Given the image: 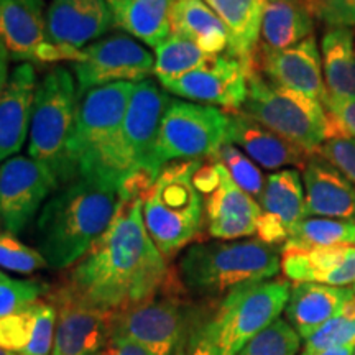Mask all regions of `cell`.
<instances>
[{
	"mask_svg": "<svg viewBox=\"0 0 355 355\" xmlns=\"http://www.w3.org/2000/svg\"><path fill=\"white\" fill-rule=\"evenodd\" d=\"M227 144L239 146L265 170H283L285 166L304 168L311 157L306 150L279 137L241 110L229 114Z\"/></svg>",
	"mask_w": 355,
	"mask_h": 355,
	"instance_id": "obj_22",
	"label": "cell"
},
{
	"mask_svg": "<svg viewBox=\"0 0 355 355\" xmlns=\"http://www.w3.org/2000/svg\"><path fill=\"white\" fill-rule=\"evenodd\" d=\"M322 105L326 110V141L334 139L355 140V99L327 96Z\"/></svg>",
	"mask_w": 355,
	"mask_h": 355,
	"instance_id": "obj_40",
	"label": "cell"
},
{
	"mask_svg": "<svg viewBox=\"0 0 355 355\" xmlns=\"http://www.w3.org/2000/svg\"><path fill=\"white\" fill-rule=\"evenodd\" d=\"M60 188L55 175L30 157H12L0 166V224L20 234L44 201Z\"/></svg>",
	"mask_w": 355,
	"mask_h": 355,
	"instance_id": "obj_13",
	"label": "cell"
},
{
	"mask_svg": "<svg viewBox=\"0 0 355 355\" xmlns=\"http://www.w3.org/2000/svg\"><path fill=\"white\" fill-rule=\"evenodd\" d=\"M260 207L261 216L275 220L290 234L300 220L308 217L303 178L300 171L285 168L266 178L263 193L260 196Z\"/></svg>",
	"mask_w": 355,
	"mask_h": 355,
	"instance_id": "obj_30",
	"label": "cell"
},
{
	"mask_svg": "<svg viewBox=\"0 0 355 355\" xmlns=\"http://www.w3.org/2000/svg\"><path fill=\"white\" fill-rule=\"evenodd\" d=\"M282 270L295 283L331 286L355 285V245L282 250Z\"/></svg>",
	"mask_w": 355,
	"mask_h": 355,
	"instance_id": "obj_23",
	"label": "cell"
},
{
	"mask_svg": "<svg viewBox=\"0 0 355 355\" xmlns=\"http://www.w3.org/2000/svg\"><path fill=\"white\" fill-rule=\"evenodd\" d=\"M48 263L38 248L28 247L12 232H0V268L20 275H32Z\"/></svg>",
	"mask_w": 355,
	"mask_h": 355,
	"instance_id": "obj_36",
	"label": "cell"
},
{
	"mask_svg": "<svg viewBox=\"0 0 355 355\" xmlns=\"http://www.w3.org/2000/svg\"><path fill=\"white\" fill-rule=\"evenodd\" d=\"M78 84L66 68H55L40 81L28 133V157L46 166L60 186L73 180L68 145L78 114Z\"/></svg>",
	"mask_w": 355,
	"mask_h": 355,
	"instance_id": "obj_6",
	"label": "cell"
},
{
	"mask_svg": "<svg viewBox=\"0 0 355 355\" xmlns=\"http://www.w3.org/2000/svg\"><path fill=\"white\" fill-rule=\"evenodd\" d=\"M313 8L308 0H265L260 25V51H279L313 35Z\"/></svg>",
	"mask_w": 355,
	"mask_h": 355,
	"instance_id": "obj_26",
	"label": "cell"
},
{
	"mask_svg": "<svg viewBox=\"0 0 355 355\" xmlns=\"http://www.w3.org/2000/svg\"><path fill=\"white\" fill-rule=\"evenodd\" d=\"M8 60H10V56H8L3 44L0 43V91L6 86L8 76H10V74H8Z\"/></svg>",
	"mask_w": 355,
	"mask_h": 355,
	"instance_id": "obj_45",
	"label": "cell"
},
{
	"mask_svg": "<svg viewBox=\"0 0 355 355\" xmlns=\"http://www.w3.org/2000/svg\"><path fill=\"white\" fill-rule=\"evenodd\" d=\"M155 71V58L127 35H110L83 48V58L73 63L78 94L114 83H140Z\"/></svg>",
	"mask_w": 355,
	"mask_h": 355,
	"instance_id": "obj_11",
	"label": "cell"
},
{
	"mask_svg": "<svg viewBox=\"0 0 355 355\" xmlns=\"http://www.w3.org/2000/svg\"><path fill=\"white\" fill-rule=\"evenodd\" d=\"M159 84L170 94L196 104L220 107L227 114L242 110L248 92L245 69L241 61L227 53L212 56L184 76Z\"/></svg>",
	"mask_w": 355,
	"mask_h": 355,
	"instance_id": "obj_14",
	"label": "cell"
},
{
	"mask_svg": "<svg viewBox=\"0 0 355 355\" xmlns=\"http://www.w3.org/2000/svg\"><path fill=\"white\" fill-rule=\"evenodd\" d=\"M2 275H3V273H2V272H0V277H2Z\"/></svg>",
	"mask_w": 355,
	"mask_h": 355,
	"instance_id": "obj_49",
	"label": "cell"
},
{
	"mask_svg": "<svg viewBox=\"0 0 355 355\" xmlns=\"http://www.w3.org/2000/svg\"><path fill=\"white\" fill-rule=\"evenodd\" d=\"M125 201L122 183L105 176H76L60 186L40 211L38 250L50 268L76 265L107 232Z\"/></svg>",
	"mask_w": 355,
	"mask_h": 355,
	"instance_id": "obj_2",
	"label": "cell"
},
{
	"mask_svg": "<svg viewBox=\"0 0 355 355\" xmlns=\"http://www.w3.org/2000/svg\"><path fill=\"white\" fill-rule=\"evenodd\" d=\"M110 347L114 350V355H155L150 350L141 347V345L132 343L128 339H121V337L112 339Z\"/></svg>",
	"mask_w": 355,
	"mask_h": 355,
	"instance_id": "obj_44",
	"label": "cell"
},
{
	"mask_svg": "<svg viewBox=\"0 0 355 355\" xmlns=\"http://www.w3.org/2000/svg\"><path fill=\"white\" fill-rule=\"evenodd\" d=\"M319 157L334 165L355 186V140L334 139L327 140L316 152Z\"/></svg>",
	"mask_w": 355,
	"mask_h": 355,
	"instance_id": "obj_41",
	"label": "cell"
},
{
	"mask_svg": "<svg viewBox=\"0 0 355 355\" xmlns=\"http://www.w3.org/2000/svg\"><path fill=\"white\" fill-rule=\"evenodd\" d=\"M122 188L125 201L117 217L61 285L79 303L110 313L144 303L178 279L145 229V188L135 180Z\"/></svg>",
	"mask_w": 355,
	"mask_h": 355,
	"instance_id": "obj_1",
	"label": "cell"
},
{
	"mask_svg": "<svg viewBox=\"0 0 355 355\" xmlns=\"http://www.w3.org/2000/svg\"><path fill=\"white\" fill-rule=\"evenodd\" d=\"M345 345H355V300L304 340L303 352L316 354Z\"/></svg>",
	"mask_w": 355,
	"mask_h": 355,
	"instance_id": "obj_33",
	"label": "cell"
},
{
	"mask_svg": "<svg viewBox=\"0 0 355 355\" xmlns=\"http://www.w3.org/2000/svg\"><path fill=\"white\" fill-rule=\"evenodd\" d=\"M0 43L17 61L78 63L83 58V50H69L48 40L43 0H0Z\"/></svg>",
	"mask_w": 355,
	"mask_h": 355,
	"instance_id": "obj_12",
	"label": "cell"
},
{
	"mask_svg": "<svg viewBox=\"0 0 355 355\" xmlns=\"http://www.w3.org/2000/svg\"><path fill=\"white\" fill-rule=\"evenodd\" d=\"M354 293H355V285H354Z\"/></svg>",
	"mask_w": 355,
	"mask_h": 355,
	"instance_id": "obj_50",
	"label": "cell"
},
{
	"mask_svg": "<svg viewBox=\"0 0 355 355\" xmlns=\"http://www.w3.org/2000/svg\"><path fill=\"white\" fill-rule=\"evenodd\" d=\"M180 355H217L211 318H199L191 324L189 334Z\"/></svg>",
	"mask_w": 355,
	"mask_h": 355,
	"instance_id": "obj_43",
	"label": "cell"
},
{
	"mask_svg": "<svg viewBox=\"0 0 355 355\" xmlns=\"http://www.w3.org/2000/svg\"><path fill=\"white\" fill-rule=\"evenodd\" d=\"M180 277L166 290L114 318L112 339H128L155 355H178L186 343L194 311L181 296Z\"/></svg>",
	"mask_w": 355,
	"mask_h": 355,
	"instance_id": "obj_10",
	"label": "cell"
},
{
	"mask_svg": "<svg viewBox=\"0 0 355 355\" xmlns=\"http://www.w3.org/2000/svg\"><path fill=\"white\" fill-rule=\"evenodd\" d=\"M219 183L204 199V217L207 232L217 241H235L257 234V222L261 214L260 204L248 196L230 178L229 171L216 159Z\"/></svg>",
	"mask_w": 355,
	"mask_h": 355,
	"instance_id": "obj_18",
	"label": "cell"
},
{
	"mask_svg": "<svg viewBox=\"0 0 355 355\" xmlns=\"http://www.w3.org/2000/svg\"><path fill=\"white\" fill-rule=\"evenodd\" d=\"M229 32L227 55L241 61L247 78L255 73V55L260 40L265 0H204Z\"/></svg>",
	"mask_w": 355,
	"mask_h": 355,
	"instance_id": "obj_25",
	"label": "cell"
},
{
	"mask_svg": "<svg viewBox=\"0 0 355 355\" xmlns=\"http://www.w3.org/2000/svg\"><path fill=\"white\" fill-rule=\"evenodd\" d=\"M321 60L327 96L355 99V30L329 26L321 40Z\"/></svg>",
	"mask_w": 355,
	"mask_h": 355,
	"instance_id": "obj_29",
	"label": "cell"
},
{
	"mask_svg": "<svg viewBox=\"0 0 355 355\" xmlns=\"http://www.w3.org/2000/svg\"><path fill=\"white\" fill-rule=\"evenodd\" d=\"M354 355H355V354H354Z\"/></svg>",
	"mask_w": 355,
	"mask_h": 355,
	"instance_id": "obj_51",
	"label": "cell"
},
{
	"mask_svg": "<svg viewBox=\"0 0 355 355\" xmlns=\"http://www.w3.org/2000/svg\"><path fill=\"white\" fill-rule=\"evenodd\" d=\"M50 291V286L38 279H13L0 277V318L19 313L37 303Z\"/></svg>",
	"mask_w": 355,
	"mask_h": 355,
	"instance_id": "obj_37",
	"label": "cell"
},
{
	"mask_svg": "<svg viewBox=\"0 0 355 355\" xmlns=\"http://www.w3.org/2000/svg\"><path fill=\"white\" fill-rule=\"evenodd\" d=\"M135 83H114L86 92L78 104L68 145L73 180L105 176L123 183L128 178L122 148V125Z\"/></svg>",
	"mask_w": 355,
	"mask_h": 355,
	"instance_id": "obj_3",
	"label": "cell"
},
{
	"mask_svg": "<svg viewBox=\"0 0 355 355\" xmlns=\"http://www.w3.org/2000/svg\"><path fill=\"white\" fill-rule=\"evenodd\" d=\"M282 270V252L260 239L194 243L178 263L184 290L217 298L235 288L272 279Z\"/></svg>",
	"mask_w": 355,
	"mask_h": 355,
	"instance_id": "obj_4",
	"label": "cell"
},
{
	"mask_svg": "<svg viewBox=\"0 0 355 355\" xmlns=\"http://www.w3.org/2000/svg\"><path fill=\"white\" fill-rule=\"evenodd\" d=\"M247 99L241 112L283 139L314 155L326 141V110L322 102L279 87L259 71L247 78Z\"/></svg>",
	"mask_w": 355,
	"mask_h": 355,
	"instance_id": "obj_7",
	"label": "cell"
},
{
	"mask_svg": "<svg viewBox=\"0 0 355 355\" xmlns=\"http://www.w3.org/2000/svg\"><path fill=\"white\" fill-rule=\"evenodd\" d=\"M301 337L285 319L278 318L257 334L237 355H296Z\"/></svg>",
	"mask_w": 355,
	"mask_h": 355,
	"instance_id": "obj_34",
	"label": "cell"
},
{
	"mask_svg": "<svg viewBox=\"0 0 355 355\" xmlns=\"http://www.w3.org/2000/svg\"><path fill=\"white\" fill-rule=\"evenodd\" d=\"M37 87L33 64L21 63L0 91V162L15 157L28 140Z\"/></svg>",
	"mask_w": 355,
	"mask_h": 355,
	"instance_id": "obj_20",
	"label": "cell"
},
{
	"mask_svg": "<svg viewBox=\"0 0 355 355\" xmlns=\"http://www.w3.org/2000/svg\"><path fill=\"white\" fill-rule=\"evenodd\" d=\"M212 56L202 51L189 40L170 35L165 42L155 48V76L158 83L184 76L189 71L199 68Z\"/></svg>",
	"mask_w": 355,
	"mask_h": 355,
	"instance_id": "obj_32",
	"label": "cell"
},
{
	"mask_svg": "<svg viewBox=\"0 0 355 355\" xmlns=\"http://www.w3.org/2000/svg\"><path fill=\"white\" fill-rule=\"evenodd\" d=\"M355 300L350 288L321 285V283H295L286 303V318L301 339H308L319 327Z\"/></svg>",
	"mask_w": 355,
	"mask_h": 355,
	"instance_id": "obj_24",
	"label": "cell"
},
{
	"mask_svg": "<svg viewBox=\"0 0 355 355\" xmlns=\"http://www.w3.org/2000/svg\"><path fill=\"white\" fill-rule=\"evenodd\" d=\"M99 355H114V350H112V347H110V345H109V347L105 349L104 352H101Z\"/></svg>",
	"mask_w": 355,
	"mask_h": 355,
	"instance_id": "obj_48",
	"label": "cell"
},
{
	"mask_svg": "<svg viewBox=\"0 0 355 355\" xmlns=\"http://www.w3.org/2000/svg\"><path fill=\"white\" fill-rule=\"evenodd\" d=\"M255 71L279 87L291 89L324 102L327 97L322 74L321 51L314 35L295 46L279 51H260L255 55Z\"/></svg>",
	"mask_w": 355,
	"mask_h": 355,
	"instance_id": "obj_17",
	"label": "cell"
},
{
	"mask_svg": "<svg viewBox=\"0 0 355 355\" xmlns=\"http://www.w3.org/2000/svg\"><path fill=\"white\" fill-rule=\"evenodd\" d=\"M308 3L327 26H355V0H308Z\"/></svg>",
	"mask_w": 355,
	"mask_h": 355,
	"instance_id": "obj_42",
	"label": "cell"
},
{
	"mask_svg": "<svg viewBox=\"0 0 355 355\" xmlns=\"http://www.w3.org/2000/svg\"><path fill=\"white\" fill-rule=\"evenodd\" d=\"M306 216L355 222V186L327 159L311 155L303 168Z\"/></svg>",
	"mask_w": 355,
	"mask_h": 355,
	"instance_id": "obj_21",
	"label": "cell"
},
{
	"mask_svg": "<svg viewBox=\"0 0 355 355\" xmlns=\"http://www.w3.org/2000/svg\"><path fill=\"white\" fill-rule=\"evenodd\" d=\"M291 285L283 278L250 283L224 296L211 329L217 355H237L257 334L277 321L290 300Z\"/></svg>",
	"mask_w": 355,
	"mask_h": 355,
	"instance_id": "obj_9",
	"label": "cell"
},
{
	"mask_svg": "<svg viewBox=\"0 0 355 355\" xmlns=\"http://www.w3.org/2000/svg\"><path fill=\"white\" fill-rule=\"evenodd\" d=\"M107 0H51L46 10V35L51 43L83 50L110 30Z\"/></svg>",
	"mask_w": 355,
	"mask_h": 355,
	"instance_id": "obj_19",
	"label": "cell"
},
{
	"mask_svg": "<svg viewBox=\"0 0 355 355\" xmlns=\"http://www.w3.org/2000/svg\"><path fill=\"white\" fill-rule=\"evenodd\" d=\"M344 245H355L354 220L304 217L291 229L282 250H318Z\"/></svg>",
	"mask_w": 355,
	"mask_h": 355,
	"instance_id": "obj_31",
	"label": "cell"
},
{
	"mask_svg": "<svg viewBox=\"0 0 355 355\" xmlns=\"http://www.w3.org/2000/svg\"><path fill=\"white\" fill-rule=\"evenodd\" d=\"M170 101L162 84L153 79L135 83L122 125V148L128 176L144 173L155 180L150 173V162L159 122Z\"/></svg>",
	"mask_w": 355,
	"mask_h": 355,
	"instance_id": "obj_16",
	"label": "cell"
},
{
	"mask_svg": "<svg viewBox=\"0 0 355 355\" xmlns=\"http://www.w3.org/2000/svg\"><path fill=\"white\" fill-rule=\"evenodd\" d=\"M56 308L50 301L35 303V322L32 337L21 355H51L56 332Z\"/></svg>",
	"mask_w": 355,
	"mask_h": 355,
	"instance_id": "obj_38",
	"label": "cell"
},
{
	"mask_svg": "<svg viewBox=\"0 0 355 355\" xmlns=\"http://www.w3.org/2000/svg\"><path fill=\"white\" fill-rule=\"evenodd\" d=\"M216 159H219L229 175L235 181L242 191H245L248 196L259 198L261 196L265 188L266 178H263L261 171L257 166L254 159H250L239 146L232 144H224L219 152L216 153Z\"/></svg>",
	"mask_w": 355,
	"mask_h": 355,
	"instance_id": "obj_35",
	"label": "cell"
},
{
	"mask_svg": "<svg viewBox=\"0 0 355 355\" xmlns=\"http://www.w3.org/2000/svg\"><path fill=\"white\" fill-rule=\"evenodd\" d=\"M50 303L58 313L51 355H99L112 343L115 313L79 303L61 286Z\"/></svg>",
	"mask_w": 355,
	"mask_h": 355,
	"instance_id": "obj_15",
	"label": "cell"
},
{
	"mask_svg": "<svg viewBox=\"0 0 355 355\" xmlns=\"http://www.w3.org/2000/svg\"><path fill=\"white\" fill-rule=\"evenodd\" d=\"M202 162L168 163L144 196L145 229L166 261L175 259L202 232L204 198L194 183V173Z\"/></svg>",
	"mask_w": 355,
	"mask_h": 355,
	"instance_id": "obj_5",
	"label": "cell"
},
{
	"mask_svg": "<svg viewBox=\"0 0 355 355\" xmlns=\"http://www.w3.org/2000/svg\"><path fill=\"white\" fill-rule=\"evenodd\" d=\"M112 25L146 46L157 48L171 35L170 10L175 0H107Z\"/></svg>",
	"mask_w": 355,
	"mask_h": 355,
	"instance_id": "obj_28",
	"label": "cell"
},
{
	"mask_svg": "<svg viewBox=\"0 0 355 355\" xmlns=\"http://www.w3.org/2000/svg\"><path fill=\"white\" fill-rule=\"evenodd\" d=\"M229 114L219 107L171 99L163 112L150 162V173L158 176L171 162L216 157L227 144Z\"/></svg>",
	"mask_w": 355,
	"mask_h": 355,
	"instance_id": "obj_8",
	"label": "cell"
},
{
	"mask_svg": "<svg viewBox=\"0 0 355 355\" xmlns=\"http://www.w3.org/2000/svg\"><path fill=\"white\" fill-rule=\"evenodd\" d=\"M171 35L186 38L209 55L229 48V32L204 0H175L170 10Z\"/></svg>",
	"mask_w": 355,
	"mask_h": 355,
	"instance_id": "obj_27",
	"label": "cell"
},
{
	"mask_svg": "<svg viewBox=\"0 0 355 355\" xmlns=\"http://www.w3.org/2000/svg\"><path fill=\"white\" fill-rule=\"evenodd\" d=\"M35 322V303L19 313L0 318V347L21 354L32 337Z\"/></svg>",
	"mask_w": 355,
	"mask_h": 355,
	"instance_id": "obj_39",
	"label": "cell"
},
{
	"mask_svg": "<svg viewBox=\"0 0 355 355\" xmlns=\"http://www.w3.org/2000/svg\"><path fill=\"white\" fill-rule=\"evenodd\" d=\"M0 355H21V354L12 352V350H7V349H2V347H0Z\"/></svg>",
	"mask_w": 355,
	"mask_h": 355,
	"instance_id": "obj_47",
	"label": "cell"
},
{
	"mask_svg": "<svg viewBox=\"0 0 355 355\" xmlns=\"http://www.w3.org/2000/svg\"><path fill=\"white\" fill-rule=\"evenodd\" d=\"M354 354H355V345H345V347H339V349L322 350V352H316V354L301 352V355H354Z\"/></svg>",
	"mask_w": 355,
	"mask_h": 355,
	"instance_id": "obj_46",
	"label": "cell"
}]
</instances>
